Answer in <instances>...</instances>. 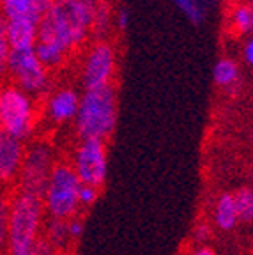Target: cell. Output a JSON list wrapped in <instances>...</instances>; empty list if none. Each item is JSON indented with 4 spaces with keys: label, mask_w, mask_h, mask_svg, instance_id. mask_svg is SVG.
<instances>
[{
    "label": "cell",
    "mask_w": 253,
    "mask_h": 255,
    "mask_svg": "<svg viewBox=\"0 0 253 255\" xmlns=\"http://www.w3.org/2000/svg\"><path fill=\"white\" fill-rule=\"evenodd\" d=\"M96 4L82 0H59L50 5L37 27V41L73 52L91 36Z\"/></svg>",
    "instance_id": "obj_1"
},
{
    "label": "cell",
    "mask_w": 253,
    "mask_h": 255,
    "mask_svg": "<svg viewBox=\"0 0 253 255\" xmlns=\"http://www.w3.org/2000/svg\"><path fill=\"white\" fill-rule=\"evenodd\" d=\"M43 199L23 191H14L5 220V255H32L43 238Z\"/></svg>",
    "instance_id": "obj_2"
},
{
    "label": "cell",
    "mask_w": 253,
    "mask_h": 255,
    "mask_svg": "<svg viewBox=\"0 0 253 255\" xmlns=\"http://www.w3.org/2000/svg\"><path fill=\"white\" fill-rule=\"evenodd\" d=\"M73 123L80 140L98 138L107 142L117 126V91L114 85L83 91Z\"/></svg>",
    "instance_id": "obj_3"
},
{
    "label": "cell",
    "mask_w": 253,
    "mask_h": 255,
    "mask_svg": "<svg viewBox=\"0 0 253 255\" xmlns=\"http://www.w3.org/2000/svg\"><path fill=\"white\" fill-rule=\"evenodd\" d=\"M78 175L69 161H57L43 191V207L48 218L71 220L80 211Z\"/></svg>",
    "instance_id": "obj_4"
},
{
    "label": "cell",
    "mask_w": 253,
    "mask_h": 255,
    "mask_svg": "<svg viewBox=\"0 0 253 255\" xmlns=\"http://www.w3.org/2000/svg\"><path fill=\"white\" fill-rule=\"evenodd\" d=\"M37 124L36 101L14 84L0 87V131L18 140L32 136Z\"/></svg>",
    "instance_id": "obj_5"
},
{
    "label": "cell",
    "mask_w": 253,
    "mask_h": 255,
    "mask_svg": "<svg viewBox=\"0 0 253 255\" xmlns=\"http://www.w3.org/2000/svg\"><path fill=\"white\" fill-rule=\"evenodd\" d=\"M57 159L52 145L44 140H36L25 149L21 170L16 181V191H23L43 199L48 177L55 167Z\"/></svg>",
    "instance_id": "obj_6"
},
{
    "label": "cell",
    "mask_w": 253,
    "mask_h": 255,
    "mask_svg": "<svg viewBox=\"0 0 253 255\" xmlns=\"http://www.w3.org/2000/svg\"><path fill=\"white\" fill-rule=\"evenodd\" d=\"M69 163L78 175L80 183L101 190L108 174L107 142L98 138L78 140Z\"/></svg>",
    "instance_id": "obj_7"
},
{
    "label": "cell",
    "mask_w": 253,
    "mask_h": 255,
    "mask_svg": "<svg viewBox=\"0 0 253 255\" xmlns=\"http://www.w3.org/2000/svg\"><path fill=\"white\" fill-rule=\"evenodd\" d=\"M7 75L12 78L16 87L30 94L32 98L44 94L50 87V71L37 59L34 48L11 50Z\"/></svg>",
    "instance_id": "obj_8"
},
{
    "label": "cell",
    "mask_w": 253,
    "mask_h": 255,
    "mask_svg": "<svg viewBox=\"0 0 253 255\" xmlns=\"http://www.w3.org/2000/svg\"><path fill=\"white\" fill-rule=\"evenodd\" d=\"M115 68H117V52L114 44L108 41H94L87 48L80 69L83 91L112 85Z\"/></svg>",
    "instance_id": "obj_9"
},
{
    "label": "cell",
    "mask_w": 253,
    "mask_h": 255,
    "mask_svg": "<svg viewBox=\"0 0 253 255\" xmlns=\"http://www.w3.org/2000/svg\"><path fill=\"white\" fill-rule=\"evenodd\" d=\"M80 92L73 87H59L48 94L44 103V119L53 126L73 123L78 114Z\"/></svg>",
    "instance_id": "obj_10"
},
{
    "label": "cell",
    "mask_w": 253,
    "mask_h": 255,
    "mask_svg": "<svg viewBox=\"0 0 253 255\" xmlns=\"http://www.w3.org/2000/svg\"><path fill=\"white\" fill-rule=\"evenodd\" d=\"M25 143L0 131V188L16 184L25 158Z\"/></svg>",
    "instance_id": "obj_11"
},
{
    "label": "cell",
    "mask_w": 253,
    "mask_h": 255,
    "mask_svg": "<svg viewBox=\"0 0 253 255\" xmlns=\"http://www.w3.org/2000/svg\"><path fill=\"white\" fill-rule=\"evenodd\" d=\"M50 5L48 0H0V16L7 21L32 20L39 23Z\"/></svg>",
    "instance_id": "obj_12"
},
{
    "label": "cell",
    "mask_w": 253,
    "mask_h": 255,
    "mask_svg": "<svg viewBox=\"0 0 253 255\" xmlns=\"http://www.w3.org/2000/svg\"><path fill=\"white\" fill-rule=\"evenodd\" d=\"M37 27L39 23L32 20L7 21L5 37H7L11 50H32L37 43Z\"/></svg>",
    "instance_id": "obj_13"
},
{
    "label": "cell",
    "mask_w": 253,
    "mask_h": 255,
    "mask_svg": "<svg viewBox=\"0 0 253 255\" xmlns=\"http://www.w3.org/2000/svg\"><path fill=\"white\" fill-rule=\"evenodd\" d=\"M213 222H214V227L223 232L234 231V229L238 227L239 216L238 211H236L232 193H222L216 199L213 209Z\"/></svg>",
    "instance_id": "obj_14"
},
{
    "label": "cell",
    "mask_w": 253,
    "mask_h": 255,
    "mask_svg": "<svg viewBox=\"0 0 253 255\" xmlns=\"http://www.w3.org/2000/svg\"><path fill=\"white\" fill-rule=\"evenodd\" d=\"M43 239H46L59 254L69 250L73 239L69 236V229H67V220L48 218L43 227Z\"/></svg>",
    "instance_id": "obj_15"
},
{
    "label": "cell",
    "mask_w": 253,
    "mask_h": 255,
    "mask_svg": "<svg viewBox=\"0 0 253 255\" xmlns=\"http://www.w3.org/2000/svg\"><path fill=\"white\" fill-rule=\"evenodd\" d=\"M229 23L236 34L239 36H248L253 34V7L246 2H239L230 9Z\"/></svg>",
    "instance_id": "obj_16"
},
{
    "label": "cell",
    "mask_w": 253,
    "mask_h": 255,
    "mask_svg": "<svg viewBox=\"0 0 253 255\" xmlns=\"http://www.w3.org/2000/svg\"><path fill=\"white\" fill-rule=\"evenodd\" d=\"M213 78L218 87L230 89L239 80V66L232 59H220L213 69Z\"/></svg>",
    "instance_id": "obj_17"
},
{
    "label": "cell",
    "mask_w": 253,
    "mask_h": 255,
    "mask_svg": "<svg viewBox=\"0 0 253 255\" xmlns=\"http://www.w3.org/2000/svg\"><path fill=\"white\" fill-rule=\"evenodd\" d=\"M34 52H36L37 59L41 60V64H43L48 71L60 68L67 59V52H64L62 48L50 43H39L37 41L36 46H34Z\"/></svg>",
    "instance_id": "obj_18"
},
{
    "label": "cell",
    "mask_w": 253,
    "mask_h": 255,
    "mask_svg": "<svg viewBox=\"0 0 253 255\" xmlns=\"http://www.w3.org/2000/svg\"><path fill=\"white\" fill-rule=\"evenodd\" d=\"M112 7L108 5V2L99 0L96 4V12H94V21H92L91 36L94 37V41H105L103 37L108 34L112 27Z\"/></svg>",
    "instance_id": "obj_19"
},
{
    "label": "cell",
    "mask_w": 253,
    "mask_h": 255,
    "mask_svg": "<svg viewBox=\"0 0 253 255\" xmlns=\"http://www.w3.org/2000/svg\"><path fill=\"white\" fill-rule=\"evenodd\" d=\"M174 4L195 25L204 23L207 18V12L211 9V0H174Z\"/></svg>",
    "instance_id": "obj_20"
},
{
    "label": "cell",
    "mask_w": 253,
    "mask_h": 255,
    "mask_svg": "<svg viewBox=\"0 0 253 255\" xmlns=\"http://www.w3.org/2000/svg\"><path fill=\"white\" fill-rule=\"evenodd\" d=\"M236 211H238L239 222L250 223L253 222V190L248 186L239 188L232 193Z\"/></svg>",
    "instance_id": "obj_21"
},
{
    "label": "cell",
    "mask_w": 253,
    "mask_h": 255,
    "mask_svg": "<svg viewBox=\"0 0 253 255\" xmlns=\"http://www.w3.org/2000/svg\"><path fill=\"white\" fill-rule=\"evenodd\" d=\"M5 27H7V21L0 16V76L7 75L9 55H11V46L5 37Z\"/></svg>",
    "instance_id": "obj_22"
},
{
    "label": "cell",
    "mask_w": 253,
    "mask_h": 255,
    "mask_svg": "<svg viewBox=\"0 0 253 255\" xmlns=\"http://www.w3.org/2000/svg\"><path fill=\"white\" fill-rule=\"evenodd\" d=\"M99 197V188L91 186V184H82L78 191V200H80V207H91L96 204Z\"/></svg>",
    "instance_id": "obj_23"
},
{
    "label": "cell",
    "mask_w": 253,
    "mask_h": 255,
    "mask_svg": "<svg viewBox=\"0 0 253 255\" xmlns=\"http://www.w3.org/2000/svg\"><path fill=\"white\" fill-rule=\"evenodd\" d=\"M67 229H69V236H71L73 241L80 239L83 236V231H85V223L80 216H75V218L67 220Z\"/></svg>",
    "instance_id": "obj_24"
},
{
    "label": "cell",
    "mask_w": 253,
    "mask_h": 255,
    "mask_svg": "<svg viewBox=\"0 0 253 255\" xmlns=\"http://www.w3.org/2000/svg\"><path fill=\"white\" fill-rule=\"evenodd\" d=\"M9 204H11V197L7 195V191L4 188H0V225H5L9 213Z\"/></svg>",
    "instance_id": "obj_25"
},
{
    "label": "cell",
    "mask_w": 253,
    "mask_h": 255,
    "mask_svg": "<svg viewBox=\"0 0 253 255\" xmlns=\"http://www.w3.org/2000/svg\"><path fill=\"white\" fill-rule=\"evenodd\" d=\"M211 227L207 225V223H198L197 227H195V231H193V239L197 241V243H206L207 239L211 238Z\"/></svg>",
    "instance_id": "obj_26"
},
{
    "label": "cell",
    "mask_w": 253,
    "mask_h": 255,
    "mask_svg": "<svg viewBox=\"0 0 253 255\" xmlns=\"http://www.w3.org/2000/svg\"><path fill=\"white\" fill-rule=\"evenodd\" d=\"M32 255H59V252L48 243L46 239L41 238L39 243L36 245V248H34V252H32Z\"/></svg>",
    "instance_id": "obj_27"
},
{
    "label": "cell",
    "mask_w": 253,
    "mask_h": 255,
    "mask_svg": "<svg viewBox=\"0 0 253 255\" xmlns=\"http://www.w3.org/2000/svg\"><path fill=\"white\" fill-rule=\"evenodd\" d=\"M115 25L119 30H126L127 25H129V11L126 7H121L115 14Z\"/></svg>",
    "instance_id": "obj_28"
},
{
    "label": "cell",
    "mask_w": 253,
    "mask_h": 255,
    "mask_svg": "<svg viewBox=\"0 0 253 255\" xmlns=\"http://www.w3.org/2000/svg\"><path fill=\"white\" fill-rule=\"evenodd\" d=\"M243 57H245V60L250 66H253V37H250V39L246 41L245 48H243Z\"/></svg>",
    "instance_id": "obj_29"
},
{
    "label": "cell",
    "mask_w": 253,
    "mask_h": 255,
    "mask_svg": "<svg viewBox=\"0 0 253 255\" xmlns=\"http://www.w3.org/2000/svg\"><path fill=\"white\" fill-rule=\"evenodd\" d=\"M190 255H218V254L214 248L206 247V245H198L197 248H193V250L190 252Z\"/></svg>",
    "instance_id": "obj_30"
},
{
    "label": "cell",
    "mask_w": 253,
    "mask_h": 255,
    "mask_svg": "<svg viewBox=\"0 0 253 255\" xmlns=\"http://www.w3.org/2000/svg\"><path fill=\"white\" fill-rule=\"evenodd\" d=\"M0 255H5V232H4V225H0Z\"/></svg>",
    "instance_id": "obj_31"
},
{
    "label": "cell",
    "mask_w": 253,
    "mask_h": 255,
    "mask_svg": "<svg viewBox=\"0 0 253 255\" xmlns=\"http://www.w3.org/2000/svg\"><path fill=\"white\" fill-rule=\"evenodd\" d=\"M82 2H87V4H98L99 0H82Z\"/></svg>",
    "instance_id": "obj_32"
},
{
    "label": "cell",
    "mask_w": 253,
    "mask_h": 255,
    "mask_svg": "<svg viewBox=\"0 0 253 255\" xmlns=\"http://www.w3.org/2000/svg\"><path fill=\"white\" fill-rule=\"evenodd\" d=\"M246 4H248V5H252V7H253V0H246Z\"/></svg>",
    "instance_id": "obj_33"
},
{
    "label": "cell",
    "mask_w": 253,
    "mask_h": 255,
    "mask_svg": "<svg viewBox=\"0 0 253 255\" xmlns=\"http://www.w3.org/2000/svg\"><path fill=\"white\" fill-rule=\"evenodd\" d=\"M48 2H50V4H55V2H59V0H48Z\"/></svg>",
    "instance_id": "obj_34"
},
{
    "label": "cell",
    "mask_w": 253,
    "mask_h": 255,
    "mask_svg": "<svg viewBox=\"0 0 253 255\" xmlns=\"http://www.w3.org/2000/svg\"><path fill=\"white\" fill-rule=\"evenodd\" d=\"M252 179H253V172H252Z\"/></svg>",
    "instance_id": "obj_35"
}]
</instances>
